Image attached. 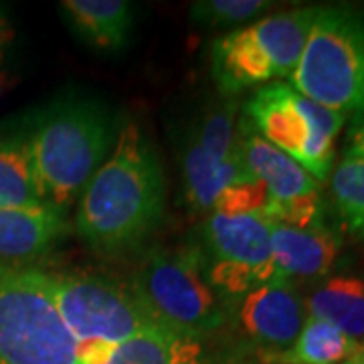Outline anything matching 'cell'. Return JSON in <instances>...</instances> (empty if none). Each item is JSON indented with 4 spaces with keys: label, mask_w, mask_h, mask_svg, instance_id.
Instances as JSON below:
<instances>
[{
    "label": "cell",
    "mask_w": 364,
    "mask_h": 364,
    "mask_svg": "<svg viewBox=\"0 0 364 364\" xmlns=\"http://www.w3.org/2000/svg\"><path fill=\"white\" fill-rule=\"evenodd\" d=\"M4 14H6V11H4V6L0 4V21H4Z\"/></svg>",
    "instance_id": "cell-27"
},
{
    "label": "cell",
    "mask_w": 364,
    "mask_h": 364,
    "mask_svg": "<svg viewBox=\"0 0 364 364\" xmlns=\"http://www.w3.org/2000/svg\"><path fill=\"white\" fill-rule=\"evenodd\" d=\"M358 342L336 326L318 318H306L296 342L286 352L263 356L265 364H344L356 352Z\"/></svg>",
    "instance_id": "cell-18"
},
{
    "label": "cell",
    "mask_w": 364,
    "mask_h": 364,
    "mask_svg": "<svg viewBox=\"0 0 364 364\" xmlns=\"http://www.w3.org/2000/svg\"><path fill=\"white\" fill-rule=\"evenodd\" d=\"M301 95L346 117L364 119V13L322 6L287 81Z\"/></svg>",
    "instance_id": "cell-3"
},
{
    "label": "cell",
    "mask_w": 364,
    "mask_h": 364,
    "mask_svg": "<svg viewBox=\"0 0 364 364\" xmlns=\"http://www.w3.org/2000/svg\"><path fill=\"white\" fill-rule=\"evenodd\" d=\"M344 364H358V363H354V360H348V363H344Z\"/></svg>",
    "instance_id": "cell-28"
},
{
    "label": "cell",
    "mask_w": 364,
    "mask_h": 364,
    "mask_svg": "<svg viewBox=\"0 0 364 364\" xmlns=\"http://www.w3.org/2000/svg\"><path fill=\"white\" fill-rule=\"evenodd\" d=\"M235 114L237 107L231 100L223 102L221 105H213L205 116L200 117L198 126L188 136L193 142L213 160H227L235 154Z\"/></svg>",
    "instance_id": "cell-21"
},
{
    "label": "cell",
    "mask_w": 364,
    "mask_h": 364,
    "mask_svg": "<svg viewBox=\"0 0 364 364\" xmlns=\"http://www.w3.org/2000/svg\"><path fill=\"white\" fill-rule=\"evenodd\" d=\"M318 6L263 16L223 35L210 47V75L223 95L289 79L299 63Z\"/></svg>",
    "instance_id": "cell-5"
},
{
    "label": "cell",
    "mask_w": 364,
    "mask_h": 364,
    "mask_svg": "<svg viewBox=\"0 0 364 364\" xmlns=\"http://www.w3.org/2000/svg\"><path fill=\"white\" fill-rule=\"evenodd\" d=\"M132 287L156 324L178 336L203 342L229 324L231 308L207 282L193 245L148 253Z\"/></svg>",
    "instance_id": "cell-4"
},
{
    "label": "cell",
    "mask_w": 364,
    "mask_h": 364,
    "mask_svg": "<svg viewBox=\"0 0 364 364\" xmlns=\"http://www.w3.org/2000/svg\"><path fill=\"white\" fill-rule=\"evenodd\" d=\"M346 156L364 158V119H358V124L350 130Z\"/></svg>",
    "instance_id": "cell-24"
},
{
    "label": "cell",
    "mask_w": 364,
    "mask_h": 364,
    "mask_svg": "<svg viewBox=\"0 0 364 364\" xmlns=\"http://www.w3.org/2000/svg\"><path fill=\"white\" fill-rule=\"evenodd\" d=\"M71 225L51 207H0V261L18 265L57 247Z\"/></svg>",
    "instance_id": "cell-13"
},
{
    "label": "cell",
    "mask_w": 364,
    "mask_h": 364,
    "mask_svg": "<svg viewBox=\"0 0 364 364\" xmlns=\"http://www.w3.org/2000/svg\"><path fill=\"white\" fill-rule=\"evenodd\" d=\"M306 301L294 284L272 279L253 287L231 308V318L241 336L263 356L286 352L306 324Z\"/></svg>",
    "instance_id": "cell-10"
},
{
    "label": "cell",
    "mask_w": 364,
    "mask_h": 364,
    "mask_svg": "<svg viewBox=\"0 0 364 364\" xmlns=\"http://www.w3.org/2000/svg\"><path fill=\"white\" fill-rule=\"evenodd\" d=\"M272 223V251L277 279L310 282L322 279L334 269L342 251V239L328 225L298 229Z\"/></svg>",
    "instance_id": "cell-12"
},
{
    "label": "cell",
    "mask_w": 364,
    "mask_h": 364,
    "mask_svg": "<svg viewBox=\"0 0 364 364\" xmlns=\"http://www.w3.org/2000/svg\"><path fill=\"white\" fill-rule=\"evenodd\" d=\"M102 364H210L203 342L184 338L162 326L142 330L117 344Z\"/></svg>",
    "instance_id": "cell-17"
},
{
    "label": "cell",
    "mask_w": 364,
    "mask_h": 364,
    "mask_svg": "<svg viewBox=\"0 0 364 364\" xmlns=\"http://www.w3.org/2000/svg\"><path fill=\"white\" fill-rule=\"evenodd\" d=\"M0 364H79L67 330L35 267L0 261Z\"/></svg>",
    "instance_id": "cell-8"
},
{
    "label": "cell",
    "mask_w": 364,
    "mask_h": 364,
    "mask_svg": "<svg viewBox=\"0 0 364 364\" xmlns=\"http://www.w3.org/2000/svg\"><path fill=\"white\" fill-rule=\"evenodd\" d=\"M269 195L259 181L241 182L225 188L219 198L215 200V207L210 213L239 217V215H257L265 217L269 208Z\"/></svg>",
    "instance_id": "cell-23"
},
{
    "label": "cell",
    "mask_w": 364,
    "mask_h": 364,
    "mask_svg": "<svg viewBox=\"0 0 364 364\" xmlns=\"http://www.w3.org/2000/svg\"><path fill=\"white\" fill-rule=\"evenodd\" d=\"M181 172L186 200L198 213H210L225 188L257 181L237 154V148L233 156L219 162L208 158L191 138L184 140L181 150Z\"/></svg>",
    "instance_id": "cell-15"
},
{
    "label": "cell",
    "mask_w": 364,
    "mask_h": 364,
    "mask_svg": "<svg viewBox=\"0 0 364 364\" xmlns=\"http://www.w3.org/2000/svg\"><path fill=\"white\" fill-rule=\"evenodd\" d=\"M0 207H47L35 181L25 136L0 138Z\"/></svg>",
    "instance_id": "cell-19"
},
{
    "label": "cell",
    "mask_w": 364,
    "mask_h": 364,
    "mask_svg": "<svg viewBox=\"0 0 364 364\" xmlns=\"http://www.w3.org/2000/svg\"><path fill=\"white\" fill-rule=\"evenodd\" d=\"M330 195L346 231L364 243V158L340 160L330 176Z\"/></svg>",
    "instance_id": "cell-20"
},
{
    "label": "cell",
    "mask_w": 364,
    "mask_h": 364,
    "mask_svg": "<svg viewBox=\"0 0 364 364\" xmlns=\"http://www.w3.org/2000/svg\"><path fill=\"white\" fill-rule=\"evenodd\" d=\"M306 312L308 318L336 326L360 344L364 340V277L352 273L328 277L306 299Z\"/></svg>",
    "instance_id": "cell-16"
},
{
    "label": "cell",
    "mask_w": 364,
    "mask_h": 364,
    "mask_svg": "<svg viewBox=\"0 0 364 364\" xmlns=\"http://www.w3.org/2000/svg\"><path fill=\"white\" fill-rule=\"evenodd\" d=\"M61 14L85 45L117 53L130 43L136 11L126 0H65L61 2Z\"/></svg>",
    "instance_id": "cell-14"
},
{
    "label": "cell",
    "mask_w": 364,
    "mask_h": 364,
    "mask_svg": "<svg viewBox=\"0 0 364 364\" xmlns=\"http://www.w3.org/2000/svg\"><path fill=\"white\" fill-rule=\"evenodd\" d=\"M350 360H354V363L358 364H364V340L356 346V352H354V356H352Z\"/></svg>",
    "instance_id": "cell-26"
},
{
    "label": "cell",
    "mask_w": 364,
    "mask_h": 364,
    "mask_svg": "<svg viewBox=\"0 0 364 364\" xmlns=\"http://www.w3.org/2000/svg\"><path fill=\"white\" fill-rule=\"evenodd\" d=\"M193 247L207 282L229 308L253 287L277 279L272 223L265 217L208 213Z\"/></svg>",
    "instance_id": "cell-9"
},
{
    "label": "cell",
    "mask_w": 364,
    "mask_h": 364,
    "mask_svg": "<svg viewBox=\"0 0 364 364\" xmlns=\"http://www.w3.org/2000/svg\"><path fill=\"white\" fill-rule=\"evenodd\" d=\"M164 193L156 148L136 122H126L112 152L81 191L71 229L102 257L134 253L160 227Z\"/></svg>",
    "instance_id": "cell-1"
},
{
    "label": "cell",
    "mask_w": 364,
    "mask_h": 364,
    "mask_svg": "<svg viewBox=\"0 0 364 364\" xmlns=\"http://www.w3.org/2000/svg\"><path fill=\"white\" fill-rule=\"evenodd\" d=\"M37 275L65 328L77 340L79 352L116 348L142 330L158 326L132 284L85 272L37 269Z\"/></svg>",
    "instance_id": "cell-6"
},
{
    "label": "cell",
    "mask_w": 364,
    "mask_h": 364,
    "mask_svg": "<svg viewBox=\"0 0 364 364\" xmlns=\"http://www.w3.org/2000/svg\"><path fill=\"white\" fill-rule=\"evenodd\" d=\"M251 130L294 158L318 182L332 174L334 142L346 117L301 95L289 83L261 85L247 100L243 117Z\"/></svg>",
    "instance_id": "cell-7"
},
{
    "label": "cell",
    "mask_w": 364,
    "mask_h": 364,
    "mask_svg": "<svg viewBox=\"0 0 364 364\" xmlns=\"http://www.w3.org/2000/svg\"><path fill=\"white\" fill-rule=\"evenodd\" d=\"M272 2L265 0H198L191 4L193 23L205 28H241L257 18Z\"/></svg>",
    "instance_id": "cell-22"
},
{
    "label": "cell",
    "mask_w": 364,
    "mask_h": 364,
    "mask_svg": "<svg viewBox=\"0 0 364 364\" xmlns=\"http://www.w3.org/2000/svg\"><path fill=\"white\" fill-rule=\"evenodd\" d=\"M116 138L107 107L85 95H67L39 112L25 140L43 203L67 215Z\"/></svg>",
    "instance_id": "cell-2"
},
{
    "label": "cell",
    "mask_w": 364,
    "mask_h": 364,
    "mask_svg": "<svg viewBox=\"0 0 364 364\" xmlns=\"http://www.w3.org/2000/svg\"><path fill=\"white\" fill-rule=\"evenodd\" d=\"M13 37V33H11V26L6 21H0V55L4 51V47L9 45V41Z\"/></svg>",
    "instance_id": "cell-25"
},
{
    "label": "cell",
    "mask_w": 364,
    "mask_h": 364,
    "mask_svg": "<svg viewBox=\"0 0 364 364\" xmlns=\"http://www.w3.org/2000/svg\"><path fill=\"white\" fill-rule=\"evenodd\" d=\"M235 148H237V154L245 162L249 172L265 186L269 195L272 203H269L265 219L269 217L273 208L322 193L320 182L316 181L308 170L301 168L294 158L284 154L275 146L265 142L243 119H239V126H237Z\"/></svg>",
    "instance_id": "cell-11"
}]
</instances>
